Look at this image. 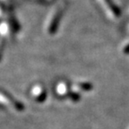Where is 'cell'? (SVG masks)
Listing matches in <instances>:
<instances>
[{
    "label": "cell",
    "mask_w": 129,
    "mask_h": 129,
    "mask_svg": "<svg viewBox=\"0 0 129 129\" xmlns=\"http://www.w3.org/2000/svg\"><path fill=\"white\" fill-rule=\"evenodd\" d=\"M125 52L126 53V54H127V53H129V46H127L126 48H125Z\"/></svg>",
    "instance_id": "1"
}]
</instances>
